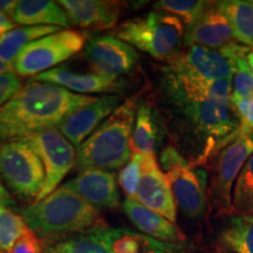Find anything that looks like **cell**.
<instances>
[{
	"mask_svg": "<svg viewBox=\"0 0 253 253\" xmlns=\"http://www.w3.org/2000/svg\"><path fill=\"white\" fill-rule=\"evenodd\" d=\"M95 99L32 79L0 108V143L58 126L69 114Z\"/></svg>",
	"mask_w": 253,
	"mask_h": 253,
	"instance_id": "1",
	"label": "cell"
},
{
	"mask_svg": "<svg viewBox=\"0 0 253 253\" xmlns=\"http://www.w3.org/2000/svg\"><path fill=\"white\" fill-rule=\"evenodd\" d=\"M21 217L28 229L46 243L84 232L102 223L96 208L63 186L24 209Z\"/></svg>",
	"mask_w": 253,
	"mask_h": 253,
	"instance_id": "2",
	"label": "cell"
},
{
	"mask_svg": "<svg viewBox=\"0 0 253 253\" xmlns=\"http://www.w3.org/2000/svg\"><path fill=\"white\" fill-rule=\"evenodd\" d=\"M137 102L134 97L120 104L112 115L78 148L75 167L84 170H118L126 166L132 156L131 136Z\"/></svg>",
	"mask_w": 253,
	"mask_h": 253,
	"instance_id": "3",
	"label": "cell"
},
{
	"mask_svg": "<svg viewBox=\"0 0 253 253\" xmlns=\"http://www.w3.org/2000/svg\"><path fill=\"white\" fill-rule=\"evenodd\" d=\"M164 80L169 99L181 110L186 121L194 126L196 131L207 138L204 161L238 134L240 128L237 129V114L232 103H224L188 94L172 82L167 79Z\"/></svg>",
	"mask_w": 253,
	"mask_h": 253,
	"instance_id": "4",
	"label": "cell"
},
{
	"mask_svg": "<svg viewBox=\"0 0 253 253\" xmlns=\"http://www.w3.org/2000/svg\"><path fill=\"white\" fill-rule=\"evenodd\" d=\"M184 34L183 23L166 12H149L122 23L114 36L157 60H168L176 54Z\"/></svg>",
	"mask_w": 253,
	"mask_h": 253,
	"instance_id": "5",
	"label": "cell"
},
{
	"mask_svg": "<svg viewBox=\"0 0 253 253\" xmlns=\"http://www.w3.org/2000/svg\"><path fill=\"white\" fill-rule=\"evenodd\" d=\"M86 36L81 32L61 30L28 43L13 63L18 77H37L78 54L84 48Z\"/></svg>",
	"mask_w": 253,
	"mask_h": 253,
	"instance_id": "6",
	"label": "cell"
},
{
	"mask_svg": "<svg viewBox=\"0 0 253 253\" xmlns=\"http://www.w3.org/2000/svg\"><path fill=\"white\" fill-rule=\"evenodd\" d=\"M253 154V131L240 126L238 134L220 148L212 166L210 181L211 203L218 213L230 212L232 208V185Z\"/></svg>",
	"mask_w": 253,
	"mask_h": 253,
	"instance_id": "7",
	"label": "cell"
},
{
	"mask_svg": "<svg viewBox=\"0 0 253 253\" xmlns=\"http://www.w3.org/2000/svg\"><path fill=\"white\" fill-rule=\"evenodd\" d=\"M0 176L18 196L34 201L45 182L40 157L23 138L0 143Z\"/></svg>",
	"mask_w": 253,
	"mask_h": 253,
	"instance_id": "8",
	"label": "cell"
},
{
	"mask_svg": "<svg viewBox=\"0 0 253 253\" xmlns=\"http://www.w3.org/2000/svg\"><path fill=\"white\" fill-rule=\"evenodd\" d=\"M161 163L171 188L176 205L190 217L203 216L207 210V175L197 172L173 147L161 155Z\"/></svg>",
	"mask_w": 253,
	"mask_h": 253,
	"instance_id": "9",
	"label": "cell"
},
{
	"mask_svg": "<svg viewBox=\"0 0 253 253\" xmlns=\"http://www.w3.org/2000/svg\"><path fill=\"white\" fill-rule=\"evenodd\" d=\"M40 157L45 170V182L39 196V202L55 191L59 183L77 163L78 150L61 134L56 126L43 129L23 137Z\"/></svg>",
	"mask_w": 253,
	"mask_h": 253,
	"instance_id": "10",
	"label": "cell"
},
{
	"mask_svg": "<svg viewBox=\"0 0 253 253\" xmlns=\"http://www.w3.org/2000/svg\"><path fill=\"white\" fill-rule=\"evenodd\" d=\"M244 47L236 43L225 48L212 49L198 45H188L185 50L176 53L169 60V69L208 81L232 79L235 58Z\"/></svg>",
	"mask_w": 253,
	"mask_h": 253,
	"instance_id": "11",
	"label": "cell"
},
{
	"mask_svg": "<svg viewBox=\"0 0 253 253\" xmlns=\"http://www.w3.org/2000/svg\"><path fill=\"white\" fill-rule=\"evenodd\" d=\"M84 58L96 74L120 79L135 67L138 54L134 47L114 34H104L88 41Z\"/></svg>",
	"mask_w": 253,
	"mask_h": 253,
	"instance_id": "12",
	"label": "cell"
},
{
	"mask_svg": "<svg viewBox=\"0 0 253 253\" xmlns=\"http://www.w3.org/2000/svg\"><path fill=\"white\" fill-rule=\"evenodd\" d=\"M136 201L175 224L177 219L176 202L168 178L157 164L155 154L143 155L142 175Z\"/></svg>",
	"mask_w": 253,
	"mask_h": 253,
	"instance_id": "13",
	"label": "cell"
},
{
	"mask_svg": "<svg viewBox=\"0 0 253 253\" xmlns=\"http://www.w3.org/2000/svg\"><path fill=\"white\" fill-rule=\"evenodd\" d=\"M121 103L120 95L96 97L93 102L69 114L56 128L75 148H79Z\"/></svg>",
	"mask_w": 253,
	"mask_h": 253,
	"instance_id": "14",
	"label": "cell"
},
{
	"mask_svg": "<svg viewBox=\"0 0 253 253\" xmlns=\"http://www.w3.org/2000/svg\"><path fill=\"white\" fill-rule=\"evenodd\" d=\"M80 196L94 208L113 209L120 204L115 175L104 170H84L62 185Z\"/></svg>",
	"mask_w": 253,
	"mask_h": 253,
	"instance_id": "15",
	"label": "cell"
},
{
	"mask_svg": "<svg viewBox=\"0 0 253 253\" xmlns=\"http://www.w3.org/2000/svg\"><path fill=\"white\" fill-rule=\"evenodd\" d=\"M185 40L188 45H198L212 49H221L238 43L229 20L218 2H211L202 17L189 26Z\"/></svg>",
	"mask_w": 253,
	"mask_h": 253,
	"instance_id": "16",
	"label": "cell"
},
{
	"mask_svg": "<svg viewBox=\"0 0 253 253\" xmlns=\"http://www.w3.org/2000/svg\"><path fill=\"white\" fill-rule=\"evenodd\" d=\"M33 80L48 82L65 88L72 93H80L81 95L106 93L108 95H118L125 88V82L121 79L104 77L96 73L79 74L66 68L49 69L34 77Z\"/></svg>",
	"mask_w": 253,
	"mask_h": 253,
	"instance_id": "17",
	"label": "cell"
},
{
	"mask_svg": "<svg viewBox=\"0 0 253 253\" xmlns=\"http://www.w3.org/2000/svg\"><path fill=\"white\" fill-rule=\"evenodd\" d=\"M58 2L66 11L71 24L84 30H109L118 23L120 4L116 1L61 0Z\"/></svg>",
	"mask_w": 253,
	"mask_h": 253,
	"instance_id": "18",
	"label": "cell"
},
{
	"mask_svg": "<svg viewBox=\"0 0 253 253\" xmlns=\"http://www.w3.org/2000/svg\"><path fill=\"white\" fill-rule=\"evenodd\" d=\"M122 209L129 220L145 236L169 243L183 242L185 239V236L175 224L145 208L136 199L126 198L123 202Z\"/></svg>",
	"mask_w": 253,
	"mask_h": 253,
	"instance_id": "19",
	"label": "cell"
},
{
	"mask_svg": "<svg viewBox=\"0 0 253 253\" xmlns=\"http://www.w3.org/2000/svg\"><path fill=\"white\" fill-rule=\"evenodd\" d=\"M11 19L23 26H55L68 30L72 25L62 6L50 0L18 1Z\"/></svg>",
	"mask_w": 253,
	"mask_h": 253,
	"instance_id": "20",
	"label": "cell"
},
{
	"mask_svg": "<svg viewBox=\"0 0 253 253\" xmlns=\"http://www.w3.org/2000/svg\"><path fill=\"white\" fill-rule=\"evenodd\" d=\"M108 227L102 221L84 232L46 243L45 253H113Z\"/></svg>",
	"mask_w": 253,
	"mask_h": 253,
	"instance_id": "21",
	"label": "cell"
},
{
	"mask_svg": "<svg viewBox=\"0 0 253 253\" xmlns=\"http://www.w3.org/2000/svg\"><path fill=\"white\" fill-rule=\"evenodd\" d=\"M61 30L62 28L55 26L15 27L0 37V60L13 68L18 55L28 43Z\"/></svg>",
	"mask_w": 253,
	"mask_h": 253,
	"instance_id": "22",
	"label": "cell"
},
{
	"mask_svg": "<svg viewBox=\"0 0 253 253\" xmlns=\"http://www.w3.org/2000/svg\"><path fill=\"white\" fill-rule=\"evenodd\" d=\"M218 242L227 253H253V213L231 217Z\"/></svg>",
	"mask_w": 253,
	"mask_h": 253,
	"instance_id": "23",
	"label": "cell"
},
{
	"mask_svg": "<svg viewBox=\"0 0 253 253\" xmlns=\"http://www.w3.org/2000/svg\"><path fill=\"white\" fill-rule=\"evenodd\" d=\"M160 132L156 115L149 104L140 106L136 112L134 130L131 136L132 153L153 155L157 148Z\"/></svg>",
	"mask_w": 253,
	"mask_h": 253,
	"instance_id": "24",
	"label": "cell"
},
{
	"mask_svg": "<svg viewBox=\"0 0 253 253\" xmlns=\"http://www.w3.org/2000/svg\"><path fill=\"white\" fill-rule=\"evenodd\" d=\"M219 7L229 20L238 42L253 48V6L251 1H219Z\"/></svg>",
	"mask_w": 253,
	"mask_h": 253,
	"instance_id": "25",
	"label": "cell"
},
{
	"mask_svg": "<svg viewBox=\"0 0 253 253\" xmlns=\"http://www.w3.org/2000/svg\"><path fill=\"white\" fill-rule=\"evenodd\" d=\"M231 211L238 214L253 213V154L236 179Z\"/></svg>",
	"mask_w": 253,
	"mask_h": 253,
	"instance_id": "26",
	"label": "cell"
},
{
	"mask_svg": "<svg viewBox=\"0 0 253 253\" xmlns=\"http://www.w3.org/2000/svg\"><path fill=\"white\" fill-rule=\"evenodd\" d=\"M27 229L23 217L13 212L8 207L0 204V251L11 252Z\"/></svg>",
	"mask_w": 253,
	"mask_h": 253,
	"instance_id": "27",
	"label": "cell"
},
{
	"mask_svg": "<svg viewBox=\"0 0 253 253\" xmlns=\"http://www.w3.org/2000/svg\"><path fill=\"white\" fill-rule=\"evenodd\" d=\"M251 48L244 47L235 58V73L232 81V103L253 97V72L246 54Z\"/></svg>",
	"mask_w": 253,
	"mask_h": 253,
	"instance_id": "28",
	"label": "cell"
},
{
	"mask_svg": "<svg viewBox=\"0 0 253 253\" xmlns=\"http://www.w3.org/2000/svg\"><path fill=\"white\" fill-rule=\"evenodd\" d=\"M210 5V1L202 0H162L156 2L155 7L166 13L175 15L191 26L202 17Z\"/></svg>",
	"mask_w": 253,
	"mask_h": 253,
	"instance_id": "29",
	"label": "cell"
},
{
	"mask_svg": "<svg viewBox=\"0 0 253 253\" xmlns=\"http://www.w3.org/2000/svg\"><path fill=\"white\" fill-rule=\"evenodd\" d=\"M142 158L143 155L132 153L130 161L125 168H122L119 175L120 186L125 191L126 198H136L142 175Z\"/></svg>",
	"mask_w": 253,
	"mask_h": 253,
	"instance_id": "30",
	"label": "cell"
},
{
	"mask_svg": "<svg viewBox=\"0 0 253 253\" xmlns=\"http://www.w3.org/2000/svg\"><path fill=\"white\" fill-rule=\"evenodd\" d=\"M23 87V81L14 72L0 74V108Z\"/></svg>",
	"mask_w": 253,
	"mask_h": 253,
	"instance_id": "31",
	"label": "cell"
},
{
	"mask_svg": "<svg viewBox=\"0 0 253 253\" xmlns=\"http://www.w3.org/2000/svg\"><path fill=\"white\" fill-rule=\"evenodd\" d=\"M9 253H42V248L36 233L31 229H27Z\"/></svg>",
	"mask_w": 253,
	"mask_h": 253,
	"instance_id": "32",
	"label": "cell"
},
{
	"mask_svg": "<svg viewBox=\"0 0 253 253\" xmlns=\"http://www.w3.org/2000/svg\"><path fill=\"white\" fill-rule=\"evenodd\" d=\"M233 109L242 121V128L253 131V97L232 103Z\"/></svg>",
	"mask_w": 253,
	"mask_h": 253,
	"instance_id": "33",
	"label": "cell"
},
{
	"mask_svg": "<svg viewBox=\"0 0 253 253\" xmlns=\"http://www.w3.org/2000/svg\"><path fill=\"white\" fill-rule=\"evenodd\" d=\"M15 28V24L13 23L11 17H8L7 14L0 12V37L4 36L5 33L12 31Z\"/></svg>",
	"mask_w": 253,
	"mask_h": 253,
	"instance_id": "34",
	"label": "cell"
},
{
	"mask_svg": "<svg viewBox=\"0 0 253 253\" xmlns=\"http://www.w3.org/2000/svg\"><path fill=\"white\" fill-rule=\"evenodd\" d=\"M0 204L5 205V207H14V199L9 195V192L6 190V188L2 185L1 181H0Z\"/></svg>",
	"mask_w": 253,
	"mask_h": 253,
	"instance_id": "35",
	"label": "cell"
},
{
	"mask_svg": "<svg viewBox=\"0 0 253 253\" xmlns=\"http://www.w3.org/2000/svg\"><path fill=\"white\" fill-rule=\"evenodd\" d=\"M17 5L18 1H15V0H0V12L11 17Z\"/></svg>",
	"mask_w": 253,
	"mask_h": 253,
	"instance_id": "36",
	"label": "cell"
},
{
	"mask_svg": "<svg viewBox=\"0 0 253 253\" xmlns=\"http://www.w3.org/2000/svg\"><path fill=\"white\" fill-rule=\"evenodd\" d=\"M9 72H13V68L11 66L6 65L0 60V74H4V73H9Z\"/></svg>",
	"mask_w": 253,
	"mask_h": 253,
	"instance_id": "37",
	"label": "cell"
},
{
	"mask_svg": "<svg viewBox=\"0 0 253 253\" xmlns=\"http://www.w3.org/2000/svg\"><path fill=\"white\" fill-rule=\"evenodd\" d=\"M246 60H248L249 66L251 67L252 72H253V50L252 49H250L248 52V54H246Z\"/></svg>",
	"mask_w": 253,
	"mask_h": 253,
	"instance_id": "38",
	"label": "cell"
},
{
	"mask_svg": "<svg viewBox=\"0 0 253 253\" xmlns=\"http://www.w3.org/2000/svg\"><path fill=\"white\" fill-rule=\"evenodd\" d=\"M251 4H252V6H253V1H251Z\"/></svg>",
	"mask_w": 253,
	"mask_h": 253,
	"instance_id": "39",
	"label": "cell"
},
{
	"mask_svg": "<svg viewBox=\"0 0 253 253\" xmlns=\"http://www.w3.org/2000/svg\"><path fill=\"white\" fill-rule=\"evenodd\" d=\"M0 253H1V252H0Z\"/></svg>",
	"mask_w": 253,
	"mask_h": 253,
	"instance_id": "40",
	"label": "cell"
},
{
	"mask_svg": "<svg viewBox=\"0 0 253 253\" xmlns=\"http://www.w3.org/2000/svg\"><path fill=\"white\" fill-rule=\"evenodd\" d=\"M226 253H227V252H226Z\"/></svg>",
	"mask_w": 253,
	"mask_h": 253,
	"instance_id": "41",
	"label": "cell"
}]
</instances>
